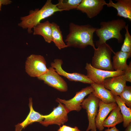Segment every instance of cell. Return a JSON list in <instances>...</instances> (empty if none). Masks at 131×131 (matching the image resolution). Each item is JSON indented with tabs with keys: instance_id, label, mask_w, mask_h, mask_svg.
Masks as SVG:
<instances>
[{
	"instance_id": "obj_27",
	"label": "cell",
	"mask_w": 131,
	"mask_h": 131,
	"mask_svg": "<svg viewBox=\"0 0 131 131\" xmlns=\"http://www.w3.org/2000/svg\"><path fill=\"white\" fill-rule=\"evenodd\" d=\"M57 131H81L76 126L72 127L65 125H63L62 126H60Z\"/></svg>"
},
{
	"instance_id": "obj_3",
	"label": "cell",
	"mask_w": 131,
	"mask_h": 131,
	"mask_svg": "<svg viewBox=\"0 0 131 131\" xmlns=\"http://www.w3.org/2000/svg\"><path fill=\"white\" fill-rule=\"evenodd\" d=\"M100 27L98 28L95 32L99 38L96 42L97 47L112 38L116 39L118 43L123 42V37L121 31L125 28L126 25L123 19L118 18L107 22L102 21L100 23Z\"/></svg>"
},
{
	"instance_id": "obj_26",
	"label": "cell",
	"mask_w": 131,
	"mask_h": 131,
	"mask_svg": "<svg viewBox=\"0 0 131 131\" xmlns=\"http://www.w3.org/2000/svg\"><path fill=\"white\" fill-rule=\"evenodd\" d=\"M123 75L127 82H131V63L130 62L129 65L124 70Z\"/></svg>"
},
{
	"instance_id": "obj_30",
	"label": "cell",
	"mask_w": 131,
	"mask_h": 131,
	"mask_svg": "<svg viewBox=\"0 0 131 131\" xmlns=\"http://www.w3.org/2000/svg\"><path fill=\"white\" fill-rule=\"evenodd\" d=\"M126 128L124 131H131V123Z\"/></svg>"
},
{
	"instance_id": "obj_9",
	"label": "cell",
	"mask_w": 131,
	"mask_h": 131,
	"mask_svg": "<svg viewBox=\"0 0 131 131\" xmlns=\"http://www.w3.org/2000/svg\"><path fill=\"white\" fill-rule=\"evenodd\" d=\"M93 91L91 86H87L77 92L75 96L69 100H66L58 98L56 101L63 104L69 112L73 111L79 112L82 108L81 105L84 98Z\"/></svg>"
},
{
	"instance_id": "obj_24",
	"label": "cell",
	"mask_w": 131,
	"mask_h": 131,
	"mask_svg": "<svg viewBox=\"0 0 131 131\" xmlns=\"http://www.w3.org/2000/svg\"><path fill=\"white\" fill-rule=\"evenodd\" d=\"M125 38L121 48V51L131 54V36L128 30V24L125 26Z\"/></svg>"
},
{
	"instance_id": "obj_21",
	"label": "cell",
	"mask_w": 131,
	"mask_h": 131,
	"mask_svg": "<svg viewBox=\"0 0 131 131\" xmlns=\"http://www.w3.org/2000/svg\"><path fill=\"white\" fill-rule=\"evenodd\" d=\"M52 41L59 49L67 47L63 39V35L60 26L54 22L51 23Z\"/></svg>"
},
{
	"instance_id": "obj_31",
	"label": "cell",
	"mask_w": 131,
	"mask_h": 131,
	"mask_svg": "<svg viewBox=\"0 0 131 131\" xmlns=\"http://www.w3.org/2000/svg\"><path fill=\"white\" fill-rule=\"evenodd\" d=\"M91 131H97L96 129H95L94 130H91Z\"/></svg>"
},
{
	"instance_id": "obj_8",
	"label": "cell",
	"mask_w": 131,
	"mask_h": 131,
	"mask_svg": "<svg viewBox=\"0 0 131 131\" xmlns=\"http://www.w3.org/2000/svg\"><path fill=\"white\" fill-rule=\"evenodd\" d=\"M88 77L94 83L103 84L107 78L123 74L124 71H109L98 69L92 66L90 63H86L85 67Z\"/></svg>"
},
{
	"instance_id": "obj_2",
	"label": "cell",
	"mask_w": 131,
	"mask_h": 131,
	"mask_svg": "<svg viewBox=\"0 0 131 131\" xmlns=\"http://www.w3.org/2000/svg\"><path fill=\"white\" fill-rule=\"evenodd\" d=\"M62 10L58 9L56 4H53L51 0H47L40 9L36 8L29 11V14L26 16L20 17L21 21L18 25L24 29H27L29 33H32V29L42 20L49 17L57 12Z\"/></svg>"
},
{
	"instance_id": "obj_23",
	"label": "cell",
	"mask_w": 131,
	"mask_h": 131,
	"mask_svg": "<svg viewBox=\"0 0 131 131\" xmlns=\"http://www.w3.org/2000/svg\"><path fill=\"white\" fill-rule=\"evenodd\" d=\"M82 0H58L56 4L57 7L63 11L77 9Z\"/></svg>"
},
{
	"instance_id": "obj_16",
	"label": "cell",
	"mask_w": 131,
	"mask_h": 131,
	"mask_svg": "<svg viewBox=\"0 0 131 131\" xmlns=\"http://www.w3.org/2000/svg\"><path fill=\"white\" fill-rule=\"evenodd\" d=\"M90 86L94 90L92 94L103 102L106 104L116 103V95L111 91L106 88L103 84L93 82L91 84Z\"/></svg>"
},
{
	"instance_id": "obj_11",
	"label": "cell",
	"mask_w": 131,
	"mask_h": 131,
	"mask_svg": "<svg viewBox=\"0 0 131 131\" xmlns=\"http://www.w3.org/2000/svg\"><path fill=\"white\" fill-rule=\"evenodd\" d=\"M106 3L104 0H82L76 9L92 18L99 13Z\"/></svg>"
},
{
	"instance_id": "obj_18",
	"label": "cell",
	"mask_w": 131,
	"mask_h": 131,
	"mask_svg": "<svg viewBox=\"0 0 131 131\" xmlns=\"http://www.w3.org/2000/svg\"><path fill=\"white\" fill-rule=\"evenodd\" d=\"M33 34L42 36L46 42L50 43L52 41V29L51 23L47 20L40 23L33 28Z\"/></svg>"
},
{
	"instance_id": "obj_25",
	"label": "cell",
	"mask_w": 131,
	"mask_h": 131,
	"mask_svg": "<svg viewBox=\"0 0 131 131\" xmlns=\"http://www.w3.org/2000/svg\"><path fill=\"white\" fill-rule=\"evenodd\" d=\"M119 96L125 105L131 108V87L126 85Z\"/></svg>"
},
{
	"instance_id": "obj_17",
	"label": "cell",
	"mask_w": 131,
	"mask_h": 131,
	"mask_svg": "<svg viewBox=\"0 0 131 131\" xmlns=\"http://www.w3.org/2000/svg\"><path fill=\"white\" fill-rule=\"evenodd\" d=\"M32 99H29V106L30 111L28 115L22 123H18L15 126V131H21L28 125L35 122L42 121L44 119V115L35 111L33 107Z\"/></svg>"
},
{
	"instance_id": "obj_13",
	"label": "cell",
	"mask_w": 131,
	"mask_h": 131,
	"mask_svg": "<svg viewBox=\"0 0 131 131\" xmlns=\"http://www.w3.org/2000/svg\"><path fill=\"white\" fill-rule=\"evenodd\" d=\"M99 110L95 119L96 128L99 131L103 130L104 127L103 123L109 114L117 106L116 103L110 104L105 103L100 100L99 103Z\"/></svg>"
},
{
	"instance_id": "obj_1",
	"label": "cell",
	"mask_w": 131,
	"mask_h": 131,
	"mask_svg": "<svg viewBox=\"0 0 131 131\" xmlns=\"http://www.w3.org/2000/svg\"><path fill=\"white\" fill-rule=\"evenodd\" d=\"M97 28L89 24L80 25L70 23L69 32L65 40L67 47L83 49L90 45L95 49L93 34Z\"/></svg>"
},
{
	"instance_id": "obj_15",
	"label": "cell",
	"mask_w": 131,
	"mask_h": 131,
	"mask_svg": "<svg viewBox=\"0 0 131 131\" xmlns=\"http://www.w3.org/2000/svg\"><path fill=\"white\" fill-rule=\"evenodd\" d=\"M114 3L109 0L106 5L108 7H112L116 9L117 11V16L127 19L131 21V0H117Z\"/></svg>"
},
{
	"instance_id": "obj_6",
	"label": "cell",
	"mask_w": 131,
	"mask_h": 131,
	"mask_svg": "<svg viewBox=\"0 0 131 131\" xmlns=\"http://www.w3.org/2000/svg\"><path fill=\"white\" fill-rule=\"evenodd\" d=\"M99 100L92 93L82 103V108L86 110L89 121L88 126L86 131L96 129L95 119L98 111Z\"/></svg>"
},
{
	"instance_id": "obj_5",
	"label": "cell",
	"mask_w": 131,
	"mask_h": 131,
	"mask_svg": "<svg viewBox=\"0 0 131 131\" xmlns=\"http://www.w3.org/2000/svg\"><path fill=\"white\" fill-rule=\"evenodd\" d=\"M44 57L40 55L32 54L27 58L25 62L26 72L30 76L38 77L48 71Z\"/></svg>"
},
{
	"instance_id": "obj_4",
	"label": "cell",
	"mask_w": 131,
	"mask_h": 131,
	"mask_svg": "<svg viewBox=\"0 0 131 131\" xmlns=\"http://www.w3.org/2000/svg\"><path fill=\"white\" fill-rule=\"evenodd\" d=\"M91 65L97 69L109 71H114L111 59L112 48L106 43L100 45L94 49Z\"/></svg>"
},
{
	"instance_id": "obj_28",
	"label": "cell",
	"mask_w": 131,
	"mask_h": 131,
	"mask_svg": "<svg viewBox=\"0 0 131 131\" xmlns=\"http://www.w3.org/2000/svg\"><path fill=\"white\" fill-rule=\"evenodd\" d=\"M12 2V1L9 0H0V11L1 10L2 4L7 5L11 4Z\"/></svg>"
},
{
	"instance_id": "obj_22",
	"label": "cell",
	"mask_w": 131,
	"mask_h": 131,
	"mask_svg": "<svg viewBox=\"0 0 131 131\" xmlns=\"http://www.w3.org/2000/svg\"><path fill=\"white\" fill-rule=\"evenodd\" d=\"M116 103L120 109L123 117V126L126 128L131 123V109L127 107L120 99L119 96L115 97Z\"/></svg>"
},
{
	"instance_id": "obj_19",
	"label": "cell",
	"mask_w": 131,
	"mask_h": 131,
	"mask_svg": "<svg viewBox=\"0 0 131 131\" xmlns=\"http://www.w3.org/2000/svg\"><path fill=\"white\" fill-rule=\"evenodd\" d=\"M113 57L112 65L115 70L124 71L128 66L127 60L131 54L121 50L115 53Z\"/></svg>"
},
{
	"instance_id": "obj_12",
	"label": "cell",
	"mask_w": 131,
	"mask_h": 131,
	"mask_svg": "<svg viewBox=\"0 0 131 131\" xmlns=\"http://www.w3.org/2000/svg\"><path fill=\"white\" fill-rule=\"evenodd\" d=\"M63 61L61 59H56L51 63V67L54 69L56 72L59 75L64 76L71 81L79 82L90 84L93 83L87 75L77 73H70L64 71L62 68Z\"/></svg>"
},
{
	"instance_id": "obj_29",
	"label": "cell",
	"mask_w": 131,
	"mask_h": 131,
	"mask_svg": "<svg viewBox=\"0 0 131 131\" xmlns=\"http://www.w3.org/2000/svg\"><path fill=\"white\" fill-rule=\"evenodd\" d=\"M104 131H119L116 127L111 128H108L105 129Z\"/></svg>"
},
{
	"instance_id": "obj_10",
	"label": "cell",
	"mask_w": 131,
	"mask_h": 131,
	"mask_svg": "<svg viewBox=\"0 0 131 131\" xmlns=\"http://www.w3.org/2000/svg\"><path fill=\"white\" fill-rule=\"evenodd\" d=\"M45 73L37 77L39 80L43 81L44 83L59 91L66 92L68 89L67 85L61 77L51 67H49Z\"/></svg>"
},
{
	"instance_id": "obj_20",
	"label": "cell",
	"mask_w": 131,
	"mask_h": 131,
	"mask_svg": "<svg viewBox=\"0 0 131 131\" xmlns=\"http://www.w3.org/2000/svg\"><path fill=\"white\" fill-rule=\"evenodd\" d=\"M123 115L120 109L117 106L111 112L109 116L104 120L103 123L104 127L108 128L115 127L116 125L123 122Z\"/></svg>"
},
{
	"instance_id": "obj_14",
	"label": "cell",
	"mask_w": 131,
	"mask_h": 131,
	"mask_svg": "<svg viewBox=\"0 0 131 131\" xmlns=\"http://www.w3.org/2000/svg\"><path fill=\"white\" fill-rule=\"evenodd\" d=\"M126 82L123 74L106 79L103 85L115 95L119 96L126 85Z\"/></svg>"
},
{
	"instance_id": "obj_7",
	"label": "cell",
	"mask_w": 131,
	"mask_h": 131,
	"mask_svg": "<svg viewBox=\"0 0 131 131\" xmlns=\"http://www.w3.org/2000/svg\"><path fill=\"white\" fill-rule=\"evenodd\" d=\"M58 103V106L53 108L51 113L44 115V119L39 123L40 124L45 126L53 124L60 126L67 121L69 112L63 104Z\"/></svg>"
}]
</instances>
